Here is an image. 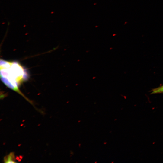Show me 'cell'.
<instances>
[{
    "mask_svg": "<svg viewBox=\"0 0 163 163\" xmlns=\"http://www.w3.org/2000/svg\"><path fill=\"white\" fill-rule=\"evenodd\" d=\"M16 159L14 153L13 152H11L9 154L5 156L4 158V163H16Z\"/></svg>",
    "mask_w": 163,
    "mask_h": 163,
    "instance_id": "2",
    "label": "cell"
},
{
    "mask_svg": "<svg viewBox=\"0 0 163 163\" xmlns=\"http://www.w3.org/2000/svg\"><path fill=\"white\" fill-rule=\"evenodd\" d=\"M163 93V85L153 89L151 92V94Z\"/></svg>",
    "mask_w": 163,
    "mask_h": 163,
    "instance_id": "3",
    "label": "cell"
},
{
    "mask_svg": "<svg viewBox=\"0 0 163 163\" xmlns=\"http://www.w3.org/2000/svg\"><path fill=\"white\" fill-rule=\"evenodd\" d=\"M10 24V23L8 22V25H9V24Z\"/></svg>",
    "mask_w": 163,
    "mask_h": 163,
    "instance_id": "4",
    "label": "cell"
},
{
    "mask_svg": "<svg viewBox=\"0 0 163 163\" xmlns=\"http://www.w3.org/2000/svg\"><path fill=\"white\" fill-rule=\"evenodd\" d=\"M0 78L3 83L8 87L23 96L31 104L33 102L19 90L20 85L28 78L26 70L17 62L0 60Z\"/></svg>",
    "mask_w": 163,
    "mask_h": 163,
    "instance_id": "1",
    "label": "cell"
}]
</instances>
